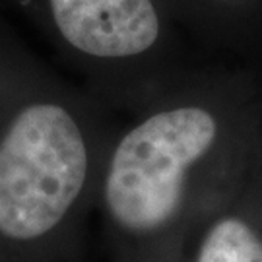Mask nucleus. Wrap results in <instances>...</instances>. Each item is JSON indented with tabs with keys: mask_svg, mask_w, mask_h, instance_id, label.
<instances>
[{
	"mask_svg": "<svg viewBox=\"0 0 262 262\" xmlns=\"http://www.w3.org/2000/svg\"><path fill=\"white\" fill-rule=\"evenodd\" d=\"M262 70L196 62L119 124L95 212L117 262L181 254L262 156Z\"/></svg>",
	"mask_w": 262,
	"mask_h": 262,
	"instance_id": "1",
	"label": "nucleus"
},
{
	"mask_svg": "<svg viewBox=\"0 0 262 262\" xmlns=\"http://www.w3.org/2000/svg\"><path fill=\"white\" fill-rule=\"evenodd\" d=\"M0 111V241L68 253L95 212L115 111L88 88L29 66L19 53L18 92Z\"/></svg>",
	"mask_w": 262,
	"mask_h": 262,
	"instance_id": "2",
	"label": "nucleus"
},
{
	"mask_svg": "<svg viewBox=\"0 0 262 262\" xmlns=\"http://www.w3.org/2000/svg\"><path fill=\"white\" fill-rule=\"evenodd\" d=\"M95 97L128 117L198 62L161 0H10Z\"/></svg>",
	"mask_w": 262,
	"mask_h": 262,
	"instance_id": "3",
	"label": "nucleus"
},
{
	"mask_svg": "<svg viewBox=\"0 0 262 262\" xmlns=\"http://www.w3.org/2000/svg\"><path fill=\"white\" fill-rule=\"evenodd\" d=\"M188 43L262 70V0H161Z\"/></svg>",
	"mask_w": 262,
	"mask_h": 262,
	"instance_id": "4",
	"label": "nucleus"
},
{
	"mask_svg": "<svg viewBox=\"0 0 262 262\" xmlns=\"http://www.w3.org/2000/svg\"><path fill=\"white\" fill-rule=\"evenodd\" d=\"M183 262H262V156L188 237Z\"/></svg>",
	"mask_w": 262,
	"mask_h": 262,
	"instance_id": "5",
	"label": "nucleus"
},
{
	"mask_svg": "<svg viewBox=\"0 0 262 262\" xmlns=\"http://www.w3.org/2000/svg\"><path fill=\"white\" fill-rule=\"evenodd\" d=\"M142 262H183V253L169 254V256H161V258H151V260H142Z\"/></svg>",
	"mask_w": 262,
	"mask_h": 262,
	"instance_id": "6",
	"label": "nucleus"
},
{
	"mask_svg": "<svg viewBox=\"0 0 262 262\" xmlns=\"http://www.w3.org/2000/svg\"><path fill=\"white\" fill-rule=\"evenodd\" d=\"M258 105H260V122H262V92H260V101H258Z\"/></svg>",
	"mask_w": 262,
	"mask_h": 262,
	"instance_id": "7",
	"label": "nucleus"
}]
</instances>
